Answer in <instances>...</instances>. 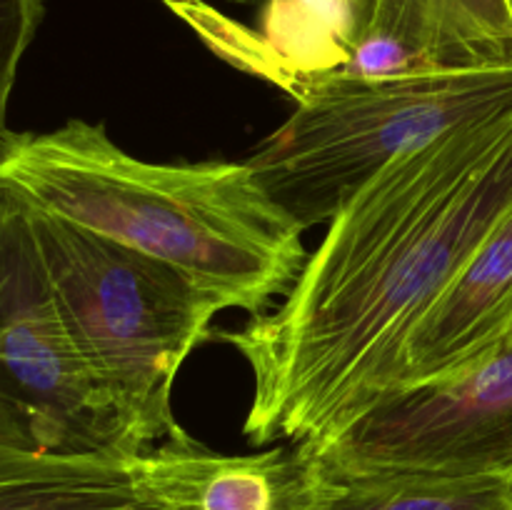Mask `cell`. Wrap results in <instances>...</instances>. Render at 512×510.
Returning a JSON list of instances; mask_svg holds the SVG:
<instances>
[{"instance_id": "1", "label": "cell", "mask_w": 512, "mask_h": 510, "mask_svg": "<svg viewBox=\"0 0 512 510\" xmlns=\"http://www.w3.org/2000/svg\"><path fill=\"white\" fill-rule=\"evenodd\" d=\"M512 208V108L400 155L328 223L273 313L220 338L250 368L245 435L303 443L398 388L408 338Z\"/></svg>"}, {"instance_id": "2", "label": "cell", "mask_w": 512, "mask_h": 510, "mask_svg": "<svg viewBox=\"0 0 512 510\" xmlns=\"http://www.w3.org/2000/svg\"><path fill=\"white\" fill-rule=\"evenodd\" d=\"M0 188L180 270L223 310L250 318L268 313L308 260L305 230L245 160L148 163L115 145L100 123L5 133Z\"/></svg>"}, {"instance_id": "3", "label": "cell", "mask_w": 512, "mask_h": 510, "mask_svg": "<svg viewBox=\"0 0 512 510\" xmlns=\"http://www.w3.org/2000/svg\"><path fill=\"white\" fill-rule=\"evenodd\" d=\"M295 113L245 163L303 230L393 160L470 120L512 108V68L330 70L298 85Z\"/></svg>"}, {"instance_id": "4", "label": "cell", "mask_w": 512, "mask_h": 510, "mask_svg": "<svg viewBox=\"0 0 512 510\" xmlns=\"http://www.w3.org/2000/svg\"><path fill=\"white\" fill-rule=\"evenodd\" d=\"M23 205L70 338L105 403L140 450L180 433L170 405L175 378L223 305L180 270Z\"/></svg>"}, {"instance_id": "5", "label": "cell", "mask_w": 512, "mask_h": 510, "mask_svg": "<svg viewBox=\"0 0 512 510\" xmlns=\"http://www.w3.org/2000/svg\"><path fill=\"white\" fill-rule=\"evenodd\" d=\"M0 438L55 455L145 453L70 338L25 205L0 188Z\"/></svg>"}, {"instance_id": "6", "label": "cell", "mask_w": 512, "mask_h": 510, "mask_svg": "<svg viewBox=\"0 0 512 510\" xmlns=\"http://www.w3.org/2000/svg\"><path fill=\"white\" fill-rule=\"evenodd\" d=\"M298 445L343 475L512 478V330L460 373L390 390Z\"/></svg>"}, {"instance_id": "7", "label": "cell", "mask_w": 512, "mask_h": 510, "mask_svg": "<svg viewBox=\"0 0 512 510\" xmlns=\"http://www.w3.org/2000/svg\"><path fill=\"white\" fill-rule=\"evenodd\" d=\"M358 60L385 70L512 68V0H340Z\"/></svg>"}, {"instance_id": "8", "label": "cell", "mask_w": 512, "mask_h": 510, "mask_svg": "<svg viewBox=\"0 0 512 510\" xmlns=\"http://www.w3.org/2000/svg\"><path fill=\"white\" fill-rule=\"evenodd\" d=\"M138 473L165 510H305L315 478L298 443L225 455L185 430L140 453Z\"/></svg>"}, {"instance_id": "9", "label": "cell", "mask_w": 512, "mask_h": 510, "mask_svg": "<svg viewBox=\"0 0 512 510\" xmlns=\"http://www.w3.org/2000/svg\"><path fill=\"white\" fill-rule=\"evenodd\" d=\"M512 330V208L415 325L400 383L448 378L483 358Z\"/></svg>"}, {"instance_id": "10", "label": "cell", "mask_w": 512, "mask_h": 510, "mask_svg": "<svg viewBox=\"0 0 512 510\" xmlns=\"http://www.w3.org/2000/svg\"><path fill=\"white\" fill-rule=\"evenodd\" d=\"M0 510H165L138 473V455H55L0 438Z\"/></svg>"}, {"instance_id": "11", "label": "cell", "mask_w": 512, "mask_h": 510, "mask_svg": "<svg viewBox=\"0 0 512 510\" xmlns=\"http://www.w3.org/2000/svg\"><path fill=\"white\" fill-rule=\"evenodd\" d=\"M313 468L305 510H512V478L343 475L315 460Z\"/></svg>"}, {"instance_id": "12", "label": "cell", "mask_w": 512, "mask_h": 510, "mask_svg": "<svg viewBox=\"0 0 512 510\" xmlns=\"http://www.w3.org/2000/svg\"><path fill=\"white\" fill-rule=\"evenodd\" d=\"M43 0H0V140L20 63L43 23Z\"/></svg>"}, {"instance_id": "13", "label": "cell", "mask_w": 512, "mask_h": 510, "mask_svg": "<svg viewBox=\"0 0 512 510\" xmlns=\"http://www.w3.org/2000/svg\"><path fill=\"white\" fill-rule=\"evenodd\" d=\"M238 3H248V0H238Z\"/></svg>"}]
</instances>
